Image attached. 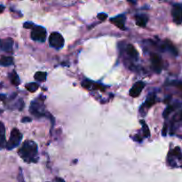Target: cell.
I'll list each match as a JSON object with an SVG mask.
<instances>
[{"mask_svg":"<svg viewBox=\"0 0 182 182\" xmlns=\"http://www.w3.org/2000/svg\"><path fill=\"white\" fill-rule=\"evenodd\" d=\"M19 155L27 163L36 162L37 156V146L34 141L27 140L19 149Z\"/></svg>","mask_w":182,"mask_h":182,"instance_id":"1","label":"cell"},{"mask_svg":"<svg viewBox=\"0 0 182 182\" xmlns=\"http://www.w3.org/2000/svg\"><path fill=\"white\" fill-rule=\"evenodd\" d=\"M21 139H22V135L20 132V131L16 128L13 129L11 131L10 139H9L8 142L6 143V148L10 150V149H13V148L16 147L20 144Z\"/></svg>","mask_w":182,"mask_h":182,"instance_id":"2","label":"cell"},{"mask_svg":"<svg viewBox=\"0 0 182 182\" xmlns=\"http://www.w3.org/2000/svg\"><path fill=\"white\" fill-rule=\"evenodd\" d=\"M49 44L55 49H61L64 45V38L58 32H52L49 36Z\"/></svg>","mask_w":182,"mask_h":182,"instance_id":"3","label":"cell"},{"mask_svg":"<svg viewBox=\"0 0 182 182\" xmlns=\"http://www.w3.org/2000/svg\"><path fill=\"white\" fill-rule=\"evenodd\" d=\"M31 38L35 41L44 42L46 38V30L43 27L35 26L31 31Z\"/></svg>","mask_w":182,"mask_h":182,"instance_id":"4","label":"cell"},{"mask_svg":"<svg viewBox=\"0 0 182 182\" xmlns=\"http://www.w3.org/2000/svg\"><path fill=\"white\" fill-rule=\"evenodd\" d=\"M150 61H151L153 70L159 74L163 69V61H162L161 57L156 53H151L150 54Z\"/></svg>","mask_w":182,"mask_h":182,"instance_id":"5","label":"cell"},{"mask_svg":"<svg viewBox=\"0 0 182 182\" xmlns=\"http://www.w3.org/2000/svg\"><path fill=\"white\" fill-rule=\"evenodd\" d=\"M172 14L173 21L177 24L182 23V6L180 5H174L172 11Z\"/></svg>","mask_w":182,"mask_h":182,"instance_id":"6","label":"cell"},{"mask_svg":"<svg viewBox=\"0 0 182 182\" xmlns=\"http://www.w3.org/2000/svg\"><path fill=\"white\" fill-rule=\"evenodd\" d=\"M145 86V84L141 81H139L137 83L134 84V85L130 90V95L133 98H136L140 94L141 91L143 90V88Z\"/></svg>","mask_w":182,"mask_h":182,"instance_id":"7","label":"cell"},{"mask_svg":"<svg viewBox=\"0 0 182 182\" xmlns=\"http://www.w3.org/2000/svg\"><path fill=\"white\" fill-rule=\"evenodd\" d=\"M13 46V40L12 38H5L0 40V48L6 52H12Z\"/></svg>","mask_w":182,"mask_h":182,"instance_id":"8","label":"cell"},{"mask_svg":"<svg viewBox=\"0 0 182 182\" xmlns=\"http://www.w3.org/2000/svg\"><path fill=\"white\" fill-rule=\"evenodd\" d=\"M124 21H125V17L123 15H118L116 17L110 19V22L113 23L115 26H116L118 28L124 30L125 26H124Z\"/></svg>","mask_w":182,"mask_h":182,"instance_id":"9","label":"cell"},{"mask_svg":"<svg viewBox=\"0 0 182 182\" xmlns=\"http://www.w3.org/2000/svg\"><path fill=\"white\" fill-rule=\"evenodd\" d=\"M41 108H42V104H39L37 101H33L31 103L29 110H30V113L32 115H34L35 116L39 117V116H42L44 115L42 110H41Z\"/></svg>","mask_w":182,"mask_h":182,"instance_id":"10","label":"cell"},{"mask_svg":"<svg viewBox=\"0 0 182 182\" xmlns=\"http://www.w3.org/2000/svg\"><path fill=\"white\" fill-rule=\"evenodd\" d=\"M13 63V59L10 56H3L0 59V66L7 67V66H11Z\"/></svg>","mask_w":182,"mask_h":182,"instance_id":"11","label":"cell"},{"mask_svg":"<svg viewBox=\"0 0 182 182\" xmlns=\"http://www.w3.org/2000/svg\"><path fill=\"white\" fill-rule=\"evenodd\" d=\"M155 102H156V94H155V93H151V94H149V95L147 96V100H146V102L144 103L143 107L150 108L152 105L155 104Z\"/></svg>","mask_w":182,"mask_h":182,"instance_id":"12","label":"cell"},{"mask_svg":"<svg viewBox=\"0 0 182 182\" xmlns=\"http://www.w3.org/2000/svg\"><path fill=\"white\" fill-rule=\"evenodd\" d=\"M136 20V24L139 27H145L147 24V18L146 16H143V15H138L135 17Z\"/></svg>","mask_w":182,"mask_h":182,"instance_id":"13","label":"cell"},{"mask_svg":"<svg viewBox=\"0 0 182 182\" xmlns=\"http://www.w3.org/2000/svg\"><path fill=\"white\" fill-rule=\"evenodd\" d=\"M126 52L127 53L130 55L131 57H132V58H136L137 56H138V52H137V50L135 49V47L132 45V44H128L127 45V48H126Z\"/></svg>","mask_w":182,"mask_h":182,"instance_id":"14","label":"cell"},{"mask_svg":"<svg viewBox=\"0 0 182 182\" xmlns=\"http://www.w3.org/2000/svg\"><path fill=\"white\" fill-rule=\"evenodd\" d=\"M46 73L45 72H42V71H39V72H36L34 76L36 80L39 81V82H44L46 80Z\"/></svg>","mask_w":182,"mask_h":182,"instance_id":"15","label":"cell"},{"mask_svg":"<svg viewBox=\"0 0 182 182\" xmlns=\"http://www.w3.org/2000/svg\"><path fill=\"white\" fill-rule=\"evenodd\" d=\"M11 82H12V84L13 85H20V83H21V81H20V78H19V76H18L17 74H16V72H13L12 74H11Z\"/></svg>","mask_w":182,"mask_h":182,"instance_id":"16","label":"cell"},{"mask_svg":"<svg viewBox=\"0 0 182 182\" xmlns=\"http://www.w3.org/2000/svg\"><path fill=\"white\" fill-rule=\"evenodd\" d=\"M26 89L30 93H35L38 89V85L36 83H29V84L26 85Z\"/></svg>","mask_w":182,"mask_h":182,"instance_id":"17","label":"cell"},{"mask_svg":"<svg viewBox=\"0 0 182 182\" xmlns=\"http://www.w3.org/2000/svg\"><path fill=\"white\" fill-rule=\"evenodd\" d=\"M140 123H142V126H143V134L145 137H149L150 136V131L148 129V126L146 124V123L144 121H140Z\"/></svg>","mask_w":182,"mask_h":182,"instance_id":"18","label":"cell"},{"mask_svg":"<svg viewBox=\"0 0 182 182\" xmlns=\"http://www.w3.org/2000/svg\"><path fill=\"white\" fill-rule=\"evenodd\" d=\"M6 137L5 134H1L0 135V149H2L3 147H6Z\"/></svg>","mask_w":182,"mask_h":182,"instance_id":"19","label":"cell"},{"mask_svg":"<svg viewBox=\"0 0 182 182\" xmlns=\"http://www.w3.org/2000/svg\"><path fill=\"white\" fill-rule=\"evenodd\" d=\"M93 84L92 83V82H90V81H88V80H85L83 83H82V85L84 88H85V89H91V88H93Z\"/></svg>","mask_w":182,"mask_h":182,"instance_id":"20","label":"cell"},{"mask_svg":"<svg viewBox=\"0 0 182 182\" xmlns=\"http://www.w3.org/2000/svg\"><path fill=\"white\" fill-rule=\"evenodd\" d=\"M173 110V107H172V106H168L166 108H165V110L164 111V114H163V116H164V117L166 118L168 116H169V114L172 112Z\"/></svg>","mask_w":182,"mask_h":182,"instance_id":"21","label":"cell"},{"mask_svg":"<svg viewBox=\"0 0 182 182\" xmlns=\"http://www.w3.org/2000/svg\"><path fill=\"white\" fill-rule=\"evenodd\" d=\"M173 155L175 156H178L179 158H181V152H180V147H175L173 151Z\"/></svg>","mask_w":182,"mask_h":182,"instance_id":"22","label":"cell"},{"mask_svg":"<svg viewBox=\"0 0 182 182\" xmlns=\"http://www.w3.org/2000/svg\"><path fill=\"white\" fill-rule=\"evenodd\" d=\"M23 27H24L25 28H32V29L35 28L34 24L31 23V22H25V23L23 24Z\"/></svg>","mask_w":182,"mask_h":182,"instance_id":"23","label":"cell"},{"mask_svg":"<svg viewBox=\"0 0 182 182\" xmlns=\"http://www.w3.org/2000/svg\"><path fill=\"white\" fill-rule=\"evenodd\" d=\"M107 14L106 13H100V14H98V19L100 20V21H104L105 20L107 19Z\"/></svg>","mask_w":182,"mask_h":182,"instance_id":"24","label":"cell"},{"mask_svg":"<svg viewBox=\"0 0 182 182\" xmlns=\"http://www.w3.org/2000/svg\"><path fill=\"white\" fill-rule=\"evenodd\" d=\"M1 134H5V126L4 124L0 122V135Z\"/></svg>","mask_w":182,"mask_h":182,"instance_id":"25","label":"cell"},{"mask_svg":"<svg viewBox=\"0 0 182 182\" xmlns=\"http://www.w3.org/2000/svg\"><path fill=\"white\" fill-rule=\"evenodd\" d=\"M162 133H163V136H166V134H167V124H165Z\"/></svg>","mask_w":182,"mask_h":182,"instance_id":"26","label":"cell"},{"mask_svg":"<svg viewBox=\"0 0 182 182\" xmlns=\"http://www.w3.org/2000/svg\"><path fill=\"white\" fill-rule=\"evenodd\" d=\"M30 121H31V119H30L29 117H23V118H22V122H23V123H27V122Z\"/></svg>","mask_w":182,"mask_h":182,"instance_id":"27","label":"cell"},{"mask_svg":"<svg viewBox=\"0 0 182 182\" xmlns=\"http://www.w3.org/2000/svg\"><path fill=\"white\" fill-rule=\"evenodd\" d=\"M176 86L178 87V88L182 92V83H177V84H176Z\"/></svg>","mask_w":182,"mask_h":182,"instance_id":"28","label":"cell"},{"mask_svg":"<svg viewBox=\"0 0 182 182\" xmlns=\"http://www.w3.org/2000/svg\"><path fill=\"white\" fill-rule=\"evenodd\" d=\"M55 182H65L63 180H61V179H60V178H56L55 179Z\"/></svg>","mask_w":182,"mask_h":182,"instance_id":"29","label":"cell"},{"mask_svg":"<svg viewBox=\"0 0 182 182\" xmlns=\"http://www.w3.org/2000/svg\"><path fill=\"white\" fill-rule=\"evenodd\" d=\"M5 10V6H2V5H0V13H3V11Z\"/></svg>","mask_w":182,"mask_h":182,"instance_id":"30","label":"cell"}]
</instances>
